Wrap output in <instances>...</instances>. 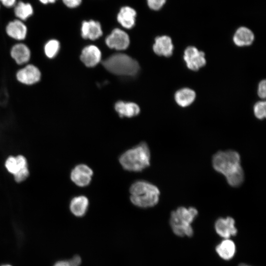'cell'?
<instances>
[{"label": "cell", "mask_w": 266, "mask_h": 266, "mask_svg": "<svg viewBox=\"0 0 266 266\" xmlns=\"http://www.w3.org/2000/svg\"><path fill=\"white\" fill-rule=\"evenodd\" d=\"M5 32L10 38L22 42L27 37L28 28L23 21L17 19L8 23L5 27Z\"/></svg>", "instance_id": "7c38bea8"}, {"label": "cell", "mask_w": 266, "mask_h": 266, "mask_svg": "<svg viewBox=\"0 0 266 266\" xmlns=\"http://www.w3.org/2000/svg\"><path fill=\"white\" fill-rule=\"evenodd\" d=\"M115 109L121 117H132L138 114L140 112V108L136 103L122 101L116 102Z\"/></svg>", "instance_id": "ffe728a7"}, {"label": "cell", "mask_w": 266, "mask_h": 266, "mask_svg": "<svg viewBox=\"0 0 266 266\" xmlns=\"http://www.w3.org/2000/svg\"><path fill=\"white\" fill-rule=\"evenodd\" d=\"M150 159L149 148L147 143L142 142L123 152L119 161L125 170L140 172L150 166Z\"/></svg>", "instance_id": "7a4b0ae2"}, {"label": "cell", "mask_w": 266, "mask_h": 266, "mask_svg": "<svg viewBox=\"0 0 266 266\" xmlns=\"http://www.w3.org/2000/svg\"><path fill=\"white\" fill-rule=\"evenodd\" d=\"M166 0H147L150 8L154 10H160L165 4Z\"/></svg>", "instance_id": "4316f807"}, {"label": "cell", "mask_w": 266, "mask_h": 266, "mask_svg": "<svg viewBox=\"0 0 266 266\" xmlns=\"http://www.w3.org/2000/svg\"><path fill=\"white\" fill-rule=\"evenodd\" d=\"M9 54L15 64L20 66L29 63L32 58V51L30 47L22 42L13 44L10 49Z\"/></svg>", "instance_id": "30bf717a"}, {"label": "cell", "mask_w": 266, "mask_h": 266, "mask_svg": "<svg viewBox=\"0 0 266 266\" xmlns=\"http://www.w3.org/2000/svg\"><path fill=\"white\" fill-rule=\"evenodd\" d=\"M136 12L131 7H122L117 15V21L121 25L126 29H131L135 25Z\"/></svg>", "instance_id": "ac0fdd59"}, {"label": "cell", "mask_w": 266, "mask_h": 266, "mask_svg": "<svg viewBox=\"0 0 266 266\" xmlns=\"http://www.w3.org/2000/svg\"><path fill=\"white\" fill-rule=\"evenodd\" d=\"M57 0H39V1L43 4H47L49 3H53Z\"/></svg>", "instance_id": "1f68e13d"}, {"label": "cell", "mask_w": 266, "mask_h": 266, "mask_svg": "<svg viewBox=\"0 0 266 266\" xmlns=\"http://www.w3.org/2000/svg\"><path fill=\"white\" fill-rule=\"evenodd\" d=\"M234 242L231 238L223 239L215 247V251L220 258L225 261L232 259L236 253Z\"/></svg>", "instance_id": "9a60e30c"}, {"label": "cell", "mask_w": 266, "mask_h": 266, "mask_svg": "<svg viewBox=\"0 0 266 266\" xmlns=\"http://www.w3.org/2000/svg\"><path fill=\"white\" fill-rule=\"evenodd\" d=\"M0 266H12L10 265H7V264H5V265H1Z\"/></svg>", "instance_id": "836d02e7"}, {"label": "cell", "mask_w": 266, "mask_h": 266, "mask_svg": "<svg viewBox=\"0 0 266 266\" xmlns=\"http://www.w3.org/2000/svg\"><path fill=\"white\" fill-rule=\"evenodd\" d=\"M234 219L230 216L218 218L214 223L216 233L223 239L231 238L237 233Z\"/></svg>", "instance_id": "52a82bcc"}, {"label": "cell", "mask_w": 266, "mask_h": 266, "mask_svg": "<svg viewBox=\"0 0 266 266\" xmlns=\"http://www.w3.org/2000/svg\"><path fill=\"white\" fill-rule=\"evenodd\" d=\"M60 47L59 40L54 38L50 39L46 41L43 45V53L47 59H53L57 56Z\"/></svg>", "instance_id": "603a6c76"}, {"label": "cell", "mask_w": 266, "mask_h": 266, "mask_svg": "<svg viewBox=\"0 0 266 266\" xmlns=\"http://www.w3.org/2000/svg\"><path fill=\"white\" fill-rule=\"evenodd\" d=\"M266 80H262L259 84L258 95L262 99L266 98Z\"/></svg>", "instance_id": "83f0119b"}, {"label": "cell", "mask_w": 266, "mask_h": 266, "mask_svg": "<svg viewBox=\"0 0 266 266\" xmlns=\"http://www.w3.org/2000/svg\"><path fill=\"white\" fill-rule=\"evenodd\" d=\"M105 43L110 48L118 50H125L130 44V38L128 34L120 29H114L105 39Z\"/></svg>", "instance_id": "8fae6325"}, {"label": "cell", "mask_w": 266, "mask_h": 266, "mask_svg": "<svg viewBox=\"0 0 266 266\" xmlns=\"http://www.w3.org/2000/svg\"><path fill=\"white\" fill-rule=\"evenodd\" d=\"M89 205L88 199L85 196L80 195L72 199L69 209L73 215L77 217H82L87 212Z\"/></svg>", "instance_id": "e0dca14e"}, {"label": "cell", "mask_w": 266, "mask_h": 266, "mask_svg": "<svg viewBox=\"0 0 266 266\" xmlns=\"http://www.w3.org/2000/svg\"><path fill=\"white\" fill-rule=\"evenodd\" d=\"M198 215V210L193 207L180 206L172 211L169 224L174 234L180 237H192L194 234L192 223Z\"/></svg>", "instance_id": "277c9868"}, {"label": "cell", "mask_w": 266, "mask_h": 266, "mask_svg": "<svg viewBox=\"0 0 266 266\" xmlns=\"http://www.w3.org/2000/svg\"><path fill=\"white\" fill-rule=\"evenodd\" d=\"M255 116L259 119L262 120L266 117V102L260 101L257 102L254 107Z\"/></svg>", "instance_id": "d4e9b609"}, {"label": "cell", "mask_w": 266, "mask_h": 266, "mask_svg": "<svg viewBox=\"0 0 266 266\" xmlns=\"http://www.w3.org/2000/svg\"><path fill=\"white\" fill-rule=\"evenodd\" d=\"M5 166L7 171L14 175L20 169L16 157L9 156L5 163Z\"/></svg>", "instance_id": "cb8c5ba5"}, {"label": "cell", "mask_w": 266, "mask_h": 266, "mask_svg": "<svg viewBox=\"0 0 266 266\" xmlns=\"http://www.w3.org/2000/svg\"><path fill=\"white\" fill-rule=\"evenodd\" d=\"M254 40L253 33L245 27L239 28L235 32L233 40L238 46H245L251 45Z\"/></svg>", "instance_id": "d6986e66"}, {"label": "cell", "mask_w": 266, "mask_h": 266, "mask_svg": "<svg viewBox=\"0 0 266 266\" xmlns=\"http://www.w3.org/2000/svg\"><path fill=\"white\" fill-rule=\"evenodd\" d=\"M213 168L223 174L227 183L232 187L240 186L244 179V173L241 166L240 156L233 150L219 151L213 156Z\"/></svg>", "instance_id": "6da1fadb"}, {"label": "cell", "mask_w": 266, "mask_h": 266, "mask_svg": "<svg viewBox=\"0 0 266 266\" xmlns=\"http://www.w3.org/2000/svg\"><path fill=\"white\" fill-rule=\"evenodd\" d=\"M66 6L69 8H75L78 6L81 3L82 0H62Z\"/></svg>", "instance_id": "f1b7e54d"}, {"label": "cell", "mask_w": 266, "mask_h": 266, "mask_svg": "<svg viewBox=\"0 0 266 266\" xmlns=\"http://www.w3.org/2000/svg\"><path fill=\"white\" fill-rule=\"evenodd\" d=\"M102 34L100 23L94 20L83 21L81 27V35L83 38L95 40Z\"/></svg>", "instance_id": "2e32d148"}, {"label": "cell", "mask_w": 266, "mask_h": 266, "mask_svg": "<svg viewBox=\"0 0 266 266\" xmlns=\"http://www.w3.org/2000/svg\"><path fill=\"white\" fill-rule=\"evenodd\" d=\"M93 175V170L85 164L76 165L70 172L71 181L77 186L84 187L91 183Z\"/></svg>", "instance_id": "ba28073f"}, {"label": "cell", "mask_w": 266, "mask_h": 266, "mask_svg": "<svg viewBox=\"0 0 266 266\" xmlns=\"http://www.w3.org/2000/svg\"><path fill=\"white\" fill-rule=\"evenodd\" d=\"M195 98V91L189 88L181 89L175 94V101L181 107H186L190 105L194 101Z\"/></svg>", "instance_id": "44dd1931"}, {"label": "cell", "mask_w": 266, "mask_h": 266, "mask_svg": "<svg viewBox=\"0 0 266 266\" xmlns=\"http://www.w3.org/2000/svg\"><path fill=\"white\" fill-rule=\"evenodd\" d=\"M130 200L135 206L147 208L155 206L159 201V188L145 180H137L130 188Z\"/></svg>", "instance_id": "3957f363"}, {"label": "cell", "mask_w": 266, "mask_h": 266, "mask_svg": "<svg viewBox=\"0 0 266 266\" xmlns=\"http://www.w3.org/2000/svg\"><path fill=\"white\" fill-rule=\"evenodd\" d=\"M0 2L4 6L10 8L15 6L16 0H0Z\"/></svg>", "instance_id": "f546056e"}, {"label": "cell", "mask_w": 266, "mask_h": 266, "mask_svg": "<svg viewBox=\"0 0 266 266\" xmlns=\"http://www.w3.org/2000/svg\"><path fill=\"white\" fill-rule=\"evenodd\" d=\"M153 49L159 56L169 57L171 56L173 45L171 38L167 35L158 36L155 38Z\"/></svg>", "instance_id": "4fadbf2b"}, {"label": "cell", "mask_w": 266, "mask_h": 266, "mask_svg": "<svg viewBox=\"0 0 266 266\" xmlns=\"http://www.w3.org/2000/svg\"><path fill=\"white\" fill-rule=\"evenodd\" d=\"M80 59L86 66L93 67L100 61L101 52L95 45L87 46L82 50Z\"/></svg>", "instance_id": "5bb4252c"}, {"label": "cell", "mask_w": 266, "mask_h": 266, "mask_svg": "<svg viewBox=\"0 0 266 266\" xmlns=\"http://www.w3.org/2000/svg\"><path fill=\"white\" fill-rule=\"evenodd\" d=\"M102 65L108 71L118 75H134L139 69L136 60L122 53L112 55L103 61Z\"/></svg>", "instance_id": "5b68a950"}, {"label": "cell", "mask_w": 266, "mask_h": 266, "mask_svg": "<svg viewBox=\"0 0 266 266\" xmlns=\"http://www.w3.org/2000/svg\"><path fill=\"white\" fill-rule=\"evenodd\" d=\"M14 12L18 19L25 21L33 15V8L31 3L19 1L15 5Z\"/></svg>", "instance_id": "7402d4cb"}, {"label": "cell", "mask_w": 266, "mask_h": 266, "mask_svg": "<svg viewBox=\"0 0 266 266\" xmlns=\"http://www.w3.org/2000/svg\"><path fill=\"white\" fill-rule=\"evenodd\" d=\"M53 266H71L69 260H61L55 263Z\"/></svg>", "instance_id": "4dcf8cb0"}, {"label": "cell", "mask_w": 266, "mask_h": 266, "mask_svg": "<svg viewBox=\"0 0 266 266\" xmlns=\"http://www.w3.org/2000/svg\"><path fill=\"white\" fill-rule=\"evenodd\" d=\"M14 175V179L17 182H21L25 180L29 175L28 167L20 169Z\"/></svg>", "instance_id": "484cf974"}, {"label": "cell", "mask_w": 266, "mask_h": 266, "mask_svg": "<svg viewBox=\"0 0 266 266\" xmlns=\"http://www.w3.org/2000/svg\"><path fill=\"white\" fill-rule=\"evenodd\" d=\"M183 58L187 67L192 70L197 71L206 64L204 53L194 46L185 49Z\"/></svg>", "instance_id": "9c48e42d"}, {"label": "cell", "mask_w": 266, "mask_h": 266, "mask_svg": "<svg viewBox=\"0 0 266 266\" xmlns=\"http://www.w3.org/2000/svg\"><path fill=\"white\" fill-rule=\"evenodd\" d=\"M237 266H252L245 263H240Z\"/></svg>", "instance_id": "d6a6232c"}, {"label": "cell", "mask_w": 266, "mask_h": 266, "mask_svg": "<svg viewBox=\"0 0 266 266\" xmlns=\"http://www.w3.org/2000/svg\"><path fill=\"white\" fill-rule=\"evenodd\" d=\"M21 66L15 73V78L19 83L30 86L41 81L42 72L36 65L28 63Z\"/></svg>", "instance_id": "8992f818"}]
</instances>
